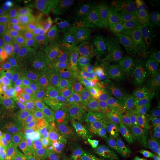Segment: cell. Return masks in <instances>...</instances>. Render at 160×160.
<instances>
[{"label":"cell","instance_id":"obj_20","mask_svg":"<svg viewBox=\"0 0 160 160\" xmlns=\"http://www.w3.org/2000/svg\"><path fill=\"white\" fill-rule=\"evenodd\" d=\"M14 56L35 63H42L53 57L51 52L45 49H26L16 47Z\"/></svg>","mask_w":160,"mask_h":160},{"label":"cell","instance_id":"obj_41","mask_svg":"<svg viewBox=\"0 0 160 160\" xmlns=\"http://www.w3.org/2000/svg\"><path fill=\"white\" fill-rule=\"evenodd\" d=\"M77 160H97V159L88 144H85L80 151Z\"/></svg>","mask_w":160,"mask_h":160},{"label":"cell","instance_id":"obj_31","mask_svg":"<svg viewBox=\"0 0 160 160\" xmlns=\"http://www.w3.org/2000/svg\"><path fill=\"white\" fill-rule=\"evenodd\" d=\"M143 63L148 68L154 81L155 89L160 87V53L151 51Z\"/></svg>","mask_w":160,"mask_h":160},{"label":"cell","instance_id":"obj_32","mask_svg":"<svg viewBox=\"0 0 160 160\" xmlns=\"http://www.w3.org/2000/svg\"><path fill=\"white\" fill-rule=\"evenodd\" d=\"M12 139H29L14 121L4 125L0 129V141Z\"/></svg>","mask_w":160,"mask_h":160},{"label":"cell","instance_id":"obj_53","mask_svg":"<svg viewBox=\"0 0 160 160\" xmlns=\"http://www.w3.org/2000/svg\"><path fill=\"white\" fill-rule=\"evenodd\" d=\"M119 160H142L141 158H131V157H126L121 156Z\"/></svg>","mask_w":160,"mask_h":160},{"label":"cell","instance_id":"obj_28","mask_svg":"<svg viewBox=\"0 0 160 160\" xmlns=\"http://www.w3.org/2000/svg\"><path fill=\"white\" fill-rule=\"evenodd\" d=\"M24 88L27 96V107L26 110L32 114L45 92L44 90L38 88L29 82H26Z\"/></svg>","mask_w":160,"mask_h":160},{"label":"cell","instance_id":"obj_17","mask_svg":"<svg viewBox=\"0 0 160 160\" xmlns=\"http://www.w3.org/2000/svg\"><path fill=\"white\" fill-rule=\"evenodd\" d=\"M49 150V137L41 134L37 137L29 139L24 160H36Z\"/></svg>","mask_w":160,"mask_h":160},{"label":"cell","instance_id":"obj_27","mask_svg":"<svg viewBox=\"0 0 160 160\" xmlns=\"http://www.w3.org/2000/svg\"><path fill=\"white\" fill-rule=\"evenodd\" d=\"M67 24L65 20L56 14L41 16L36 23V30L50 31L63 27Z\"/></svg>","mask_w":160,"mask_h":160},{"label":"cell","instance_id":"obj_46","mask_svg":"<svg viewBox=\"0 0 160 160\" xmlns=\"http://www.w3.org/2000/svg\"><path fill=\"white\" fill-rule=\"evenodd\" d=\"M95 63H93L91 60H90L88 58L86 57L84 58L82 62L78 67V69H92V67Z\"/></svg>","mask_w":160,"mask_h":160},{"label":"cell","instance_id":"obj_47","mask_svg":"<svg viewBox=\"0 0 160 160\" xmlns=\"http://www.w3.org/2000/svg\"><path fill=\"white\" fill-rule=\"evenodd\" d=\"M8 84L6 80L5 74L0 75V96L6 94Z\"/></svg>","mask_w":160,"mask_h":160},{"label":"cell","instance_id":"obj_2","mask_svg":"<svg viewBox=\"0 0 160 160\" xmlns=\"http://www.w3.org/2000/svg\"><path fill=\"white\" fill-rule=\"evenodd\" d=\"M61 132L81 143H90L103 135V126L87 101L78 99L75 103Z\"/></svg>","mask_w":160,"mask_h":160},{"label":"cell","instance_id":"obj_42","mask_svg":"<svg viewBox=\"0 0 160 160\" xmlns=\"http://www.w3.org/2000/svg\"><path fill=\"white\" fill-rule=\"evenodd\" d=\"M47 31L40 30H36L34 32L33 36L39 42L41 46L46 49V39Z\"/></svg>","mask_w":160,"mask_h":160},{"label":"cell","instance_id":"obj_3","mask_svg":"<svg viewBox=\"0 0 160 160\" xmlns=\"http://www.w3.org/2000/svg\"><path fill=\"white\" fill-rule=\"evenodd\" d=\"M149 4L147 0H111L103 22L111 30L129 29L143 16Z\"/></svg>","mask_w":160,"mask_h":160},{"label":"cell","instance_id":"obj_1","mask_svg":"<svg viewBox=\"0 0 160 160\" xmlns=\"http://www.w3.org/2000/svg\"><path fill=\"white\" fill-rule=\"evenodd\" d=\"M72 101L66 96L44 94L32 114L42 135L49 137L61 131L72 108Z\"/></svg>","mask_w":160,"mask_h":160},{"label":"cell","instance_id":"obj_23","mask_svg":"<svg viewBox=\"0 0 160 160\" xmlns=\"http://www.w3.org/2000/svg\"><path fill=\"white\" fill-rule=\"evenodd\" d=\"M14 122L22 129L28 139H32L41 135L33 120L32 114L27 110L14 118Z\"/></svg>","mask_w":160,"mask_h":160},{"label":"cell","instance_id":"obj_24","mask_svg":"<svg viewBox=\"0 0 160 160\" xmlns=\"http://www.w3.org/2000/svg\"><path fill=\"white\" fill-rule=\"evenodd\" d=\"M41 68L46 72L53 80L65 77L71 74V71L64 65L59 63L53 57L48 59L40 63Z\"/></svg>","mask_w":160,"mask_h":160},{"label":"cell","instance_id":"obj_55","mask_svg":"<svg viewBox=\"0 0 160 160\" xmlns=\"http://www.w3.org/2000/svg\"><path fill=\"white\" fill-rule=\"evenodd\" d=\"M44 154L40 155V156H39L36 160H45V159H44Z\"/></svg>","mask_w":160,"mask_h":160},{"label":"cell","instance_id":"obj_4","mask_svg":"<svg viewBox=\"0 0 160 160\" xmlns=\"http://www.w3.org/2000/svg\"><path fill=\"white\" fill-rule=\"evenodd\" d=\"M106 43L112 48L122 64L127 67L143 62L154 45L142 34L130 38L113 33L109 36Z\"/></svg>","mask_w":160,"mask_h":160},{"label":"cell","instance_id":"obj_44","mask_svg":"<svg viewBox=\"0 0 160 160\" xmlns=\"http://www.w3.org/2000/svg\"><path fill=\"white\" fill-rule=\"evenodd\" d=\"M16 26L7 21L2 13L0 12V32L14 29Z\"/></svg>","mask_w":160,"mask_h":160},{"label":"cell","instance_id":"obj_52","mask_svg":"<svg viewBox=\"0 0 160 160\" xmlns=\"http://www.w3.org/2000/svg\"><path fill=\"white\" fill-rule=\"evenodd\" d=\"M152 51L155 52L160 53V42L155 44L153 46Z\"/></svg>","mask_w":160,"mask_h":160},{"label":"cell","instance_id":"obj_54","mask_svg":"<svg viewBox=\"0 0 160 160\" xmlns=\"http://www.w3.org/2000/svg\"><path fill=\"white\" fill-rule=\"evenodd\" d=\"M156 153L160 154V141H159L156 145Z\"/></svg>","mask_w":160,"mask_h":160},{"label":"cell","instance_id":"obj_34","mask_svg":"<svg viewBox=\"0 0 160 160\" xmlns=\"http://www.w3.org/2000/svg\"><path fill=\"white\" fill-rule=\"evenodd\" d=\"M14 63L25 77L32 75L41 69L40 63H35L22 58H16L14 55Z\"/></svg>","mask_w":160,"mask_h":160},{"label":"cell","instance_id":"obj_58","mask_svg":"<svg viewBox=\"0 0 160 160\" xmlns=\"http://www.w3.org/2000/svg\"></svg>","mask_w":160,"mask_h":160},{"label":"cell","instance_id":"obj_50","mask_svg":"<svg viewBox=\"0 0 160 160\" xmlns=\"http://www.w3.org/2000/svg\"><path fill=\"white\" fill-rule=\"evenodd\" d=\"M45 160H60L49 150L44 154Z\"/></svg>","mask_w":160,"mask_h":160},{"label":"cell","instance_id":"obj_56","mask_svg":"<svg viewBox=\"0 0 160 160\" xmlns=\"http://www.w3.org/2000/svg\"><path fill=\"white\" fill-rule=\"evenodd\" d=\"M155 160H160V153H156V155H155Z\"/></svg>","mask_w":160,"mask_h":160},{"label":"cell","instance_id":"obj_37","mask_svg":"<svg viewBox=\"0 0 160 160\" xmlns=\"http://www.w3.org/2000/svg\"><path fill=\"white\" fill-rule=\"evenodd\" d=\"M16 48H0V75L5 73L6 69L14 55Z\"/></svg>","mask_w":160,"mask_h":160},{"label":"cell","instance_id":"obj_35","mask_svg":"<svg viewBox=\"0 0 160 160\" xmlns=\"http://www.w3.org/2000/svg\"><path fill=\"white\" fill-rule=\"evenodd\" d=\"M19 39L17 29H14L0 32V47L15 48Z\"/></svg>","mask_w":160,"mask_h":160},{"label":"cell","instance_id":"obj_6","mask_svg":"<svg viewBox=\"0 0 160 160\" xmlns=\"http://www.w3.org/2000/svg\"><path fill=\"white\" fill-rule=\"evenodd\" d=\"M122 63L114 52L109 49L97 61L94 71L98 82L97 88H120L123 74Z\"/></svg>","mask_w":160,"mask_h":160},{"label":"cell","instance_id":"obj_29","mask_svg":"<svg viewBox=\"0 0 160 160\" xmlns=\"http://www.w3.org/2000/svg\"><path fill=\"white\" fill-rule=\"evenodd\" d=\"M77 48L70 40L62 43L51 50L52 55L59 63L64 64L70 59L77 51Z\"/></svg>","mask_w":160,"mask_h":160},{"label":"cell","instance_id":"obj_8","mask_svg":"<svg viewBox=\"0 0 160 160\" xmlns=\"http://www.w3.org/2000/svg\"><path fill=\"white\" fill-rule=\"evenodd\" d=\"M121 90L130 92L138 97L155 90L154 81L147 66L138 63L127 67L123 74Z\"/></svg>","mask_w":160,"mask_h":160},{"label":"cell","instance_id":"obj_7","mask_svg":"<svg viewBox=\"0 0 160 160\" xmlns=\"http://www.w3.org/2000/svg\"><path fill=\"white\" fill-rule=\"evenodd\" d=\"M121 89L97 88L89 96L87 102L102 126L111 120L117 107Z\"/></svg>","mask_w":160,"mask_h":160},{"label":"cell","instance_id":"obj_12","mask_svg":"<svg viewBox=\"0 0 160 160\" xmlns=\"http://www.w3.org/2000/svg\"><path fill=\"white\" fill-rule=\"evenodd\" d=\"M116 139L121 156L142 160H155L156 147L144 143L140 135Z\"/></svg>","mask_w":160,"mask_h":160},{"label":"cell","instance_id":"obj_39","mask_svg":"<svg viewBox=\"0 0 160 160\" xmlns=\"http://www.w3.org/2000/svg\"><path fill=\"white\" fill-rule=\"evenodd\" d=\"M86 57L85 53L80 49H77V51L75 53L74 55L69 59L63 65L72 72L77 69L82 61Z\"/></svg>","mask_w":160,"mask_h":160},{"label":"cell","instance_id":"obj_25","mask_svg":"<svg viewBox=\"0 0 160 160\" xmlns=\"http://www.w3.org/2000/svg\"><path fill=\"white\" fill-rule=\"evenodd\" d=\"M71 40V33L63 27L47 31L46 49L51 51L62 43Z\"/></svg>","mask_w":160,"mask_h":160},{"label":"cell","instance_id":"obj_59","mask_svg":"<svg viewBox=\"0 0 160 160\" xmlns=\"http://www.w3.org/2000/svg\"><path fill=\"white\" fill-rule=\"evenodd\" d=\"M1 48V47H0V48Z\"/></svg>","mask_w":160,"mask_h":160},{"label":"cell","instance_id":"obj_15","mask_svg":"<svg viewBox=\"0 0 160 160\" xmlns=\"http://www.w3.org/2000/svg\"><path fill=\"white\" fill-rule=\"evenodd\" d=\"M106 45V41L104 39L103 36L101 33L97 32L96 34H94L78 49L84 52L86 57L96 64L103 57Z\"/></svg>","mask_w":160,"mask_h":160},{"label":"cell","instance_id":"obj_10","mask_svg":"<svg viewBox=\"0 0 160 160\" xmlns=\"http://www.w3.org/2000/svg\"><path fill=\"white\" fill-rule=\"evenodd\" d=\"M141 105L140 136L144 143L156 147L159 142L155 137V123L157 113L155 103L154 92H151L139 97Z\"/></svg>","mask_w":160,"mask_h":160},{"label":"cell","instance_id":"obj_57","mask_svg":"<svg viewBox=\"0 0 160 160\" xmlns=\"http://www.w3.org/2000/svg\"><path fill=\"white\" fill-rule=\"evenodd\" d=\"M0 160H3V158H2V150L1 149H0Z\"/></svg>","mask_w":160,"mask_h":160},{"label":"cell","instance_id":"obj_40","mask_svg":"<svg viewBox=\"0 0 160 160\" xmlns=\"http://www.w3.org/2000/svg\"><path fill=\"white\" fill-rule=\"evenodd\" d=\"M16 47L26 49H43L39 42L33 36L19 38Z\"/></svg>","mask_w":160,"mask_h":160},{"label":"cell","instance_id":"obj_33","mask_svg":"<svg viewBox=\"0 0 160 160\" xmlns=\"http://www.w3.org/2000/svg\"><path fill=\"white\" fill-rule=\"evenodd\" d=\"M26 78L27 82L44 90L53 81L49 75L42 68L33 74L26 77Z\"/></svg>","mask_w":160,"mask_h":160},{"label":"cell","instance_id":"obj_18","mask_svg":"<svg viewBox=\"0 0 160 160\" xmlns=\"http://www.w3.org/2000/svg\"><path fill=\"white\" fill-rule=\"evenodd\" d=\"M45 92L50 95H63L70 97L72 100L77 97L74 87L68 76L58 80H53Z\"/></svg>","mask_w":160,"mask_h":160},{"label":"cell","instance_id":"obj_38","mask_svg":"<svg viewBox=\"0 0 160 160\" xmlns=\"http://www.w3.org/2000/svg\"><path fill=\"white\" fill-rule=\"evenodd\" d=\"M15 117L16 113L12 103L6 101L0 112V125H3L7 122L11 121Z\"/></svg>","mask_w":160,"mask_h":160},{"label":"cell","instance_id":"obj_11","mask_svg":"<svg viewBox=\"0 0 160 160\" xmlns=\"http://www.w3.org/2000/svg\"><path fill=\"white\" fill-rule=\"evenodd\" d=\"M85 144L69 137L61 131L49 136V149L60 160H77Z\"/></svg>","mask_w":160,"mask_h":160},{"label":"cell","instance_id":"obj_16","mask_svg":"<svg viewBox=\"0 0 160 160\" xmlns=\"http://www.w3.org/2000/svg\"><path fill=\"white\" fill-rule=\"evenodd\" d=\"M142 34L154 45L160 42V3L155 7Z\"/></svg>","mask_w":160,"mask_h":160},{"label":"cell","instance_id":"obj_5","mask_svg":"<svg viewBox=\"0 0 160 160\" xmlns=\"http://www.w3.org/2000/svg\"><path fill=\"white\" fill-rule=\"evenodd\" d=\"M111 0H72L58 10L74 17L86 27L97 30L108 11Z\"/></svg>","mask_w":160,"mask_h":160},{"label":"cell","instance_id":"obj_19","mask_svg":"<svg viewBox=\"0 0 160 160\" xmlns=\"http://www.w3.org/2000/svg\"><path fill=\"white\" fill-rule=\"evenodd\" d=\"M103 135L114 138H124L140 135V130L135 126L109 122L103 128Z\"/></svg>","mask_w":160,"mask_h":160},{"label":"cell","instance_id":"obj_9","mask_svg":"<svg viewBox=\"0 0 160 160\" xmlns=\"http://www.w3.org/2000/svg\"><path fill=\"white\" fill-rule=\"evenodd\" d=\"M141 110L139 97L130 92L121 90L117 107L109 122L133 126L139 129Z\"/></svg>","mask_w":160,"mask_h":160},{"label":"cell","instance_id":"obj_21","mask_svg":"<svg viewBox=\"0 0 160 160\" xmlns=\"http://www.w3.org/2000/svg\"><path fill=\"white\" fill-rule=\"evenodd\" d=\"M41 14L36 11H30L16 25L19 38L33 36L36 30V23Z\"/></svg>","mask_w":160,"mask_h":160},{"label":"cell","instance_id":"obj_36","mask_svg":"<svg viewBox=\"0 0 160 160\" xmlns=\"http://www.w3.org/2000/svg\"><path fill=\"white\" fill-rule=\"evenodd\" d=\"M27 96L24 87H20L14 97L12 106L14 109L16 116L24 112L27 107Z\"/></svg>","mask_w":160,"mask_h":160},{"label":"cell","instance_id":"obj_45","mask_svg":"<svg viewBox=\"0 0 160 160\" xmlns=\"http://www.w3.org/2000/svg\"><path fill=\"white\" fill-rule=\"evenodd\" d=\"M155 137L158 141H160V111H157L155 123Z\"/></svg>","mask_w":160,"mask_h":160},{"label":"cell","instance_id":"obj_14","mask_svg":"<svg viewBox=\"0 0 160 160\" xmlns=\"http://www.w3.org/2000/svg\"><path fill=\"white\" fill-rule=\"evenodd\" d=\"M97 160H119L121 155L116 138L99 135L89 143Z\"/></svg>","mask_w":160,"mask_h":160},{"label":"cell","instance_id":"obj_43","mask_svg":"<svg viewBox=\"0 0 160 160\" xmlns=\"http://www.w3.org/2000/svg\"><path fill=\"white\" fill-rule=\"evenodd\" d=\"M20 88V87H17V86L8 85L7 92L5 94L7 101L12 103Z\"/></svg>","mask_w":160,"mask_h":160},{"label":"cell","instance_id":"obj_30","mask_svg":"<svg viewBox=\"0 0 160 160\" xmlns=\"http://www.w3.org/2000/svg\"><path fill=\"white\" fill-rule=\"evenodd\" d=\"M4 74L8 85L23 87L27 82L26 77L15 65L14 56L6 69Z\"/></svg>","mask_w":160,"mask_h":160},{"label":"cell","instance_id":"obj_51","mask_svg":"<svg viewBox=\"0 0 160 160\" xmlns=\"http://www.w3.org/2000/svg\"><path fill=\"white\" fill-rule=\"evenodd\" d=\"M7 101V98H6V94H3V95H1L0 96V112L1 109L2 108L3 104Z\"/></svg>","mask_w":160,"mask_h":160},{"label":"cell","instance_id":"obj_48","mask_svg":"<svg viewBox=\"0 0 160 160\" xmlns=\"http://www.w3.org/2000/svg\"><path fill=\"white\" fill-rule=\"evenodd\" d=\"M2 150V158L3 160H19L16 156L12 154L11 152L6 151Z\"/></svg>","mask_w":160,"mask_h":160},{"label":"cell","instance_id":"obj_13","mask_svg":"<svg viewBox=\"0 0 160 160\" xmlns=\"http://www.w3.org/2000/svg\"><path fill=\"white\" fill-rule=\"evenodd\" d=\"M79 99L87 101L98 88L97 78L93 69H76L69 75Z\"/></svg>","mask_w":160,"mask_h":160},{"label":"cell","instance_id":"obj_26","mask_svg":"<svg viewBox=\"0 0 160 160\" xmlns=\"http://www.w3.org/2000/svg\"><path fill=\"white\" fill-rule=\"evenodd\" d=\"M29 139H12L0 141L1 149L6 150L16 156L19 160H24Z\"/></svg>","mask_w":160,"mask_h":160},{"label":"cell","instance_id":"obj_49","mask_svg":"<svg viewBox=\"0 0 160 160\" xmlns=\"http://www.w3.org/2000/svg\"><path fill=\"white\" fill-rule=\"evenodd\" d=\"M154 100L157 111H160V87L156 92H154Z\"/></svg>","mask_w":160,"mask_h":160},{"label":"cell","instance_id":"obj_22","mask_svg":"<svg viewBox=\"0 0 160 160\" xmlns=\"http://www.w3.org/2000/svg\"><path fill=\"white\" fill-rule=\"evenodd\" d=\"M29 12L26 2L22 1H14L8 5L3 15L7 22L16 26Z\"/></svg>","mask_w":160,"mask_h":160}]
</instances>
